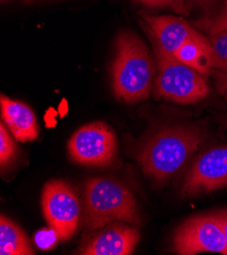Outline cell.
<instances>
[{
  "label": "cell",
  "instance_id": "1",
  "mask_svg": "<svg viewBox=\"0 0 227 255\" xmlns=\"http://www.w3.org/2000/svg\"><path fill=\"white\" fill-rule=\"evenodd\" d=\"M202 140L203 135L198 127L168 126L145 144L138 160L143 172L162 184L186 164Z\"/></svg>",
  "mask_w": 227,
  "mask_h": 255
},
{
  "label": "cell",
  "instance_id": "5",
  "mask_svg": "<svg viewBox=\"0 0 227 255\" xmlns=\"http://www.w3.org/2000/svg\"><path fill=\"white\" fill-rule=\"evenodd\" d=\"M173 249L180 255L216 252L227 255L218 214L198 215L184 222L174 233Z\"/></svg>",
  "mask_w": 227,
  "mask_h": 255
},
{
  "label": "cell",
  "instance_id": "15",
  "mask_svg": "<svg viewBox=\"0 0 227 255\" xmlns=\"http://www.w3.org/2000/svg\"><path fill=\"white\" fill-rule=\"evenodd\" d=\"M16 146L7 132L4 123L0 124V165L1 168L8 166L15 157Z\"/></svg>",
  "mask_w": 227,
  "mask_h": 255
},
{
  "label": "cell",
  "instance_id": "4",
  "mask_svg": "<svg viewBox=\"0 0 227 255\" xmlns=\"http://www.w3.org/2000/svg\"><path fill=\"white\" fill-rule=\"evenodd\" d=\"M158 73L155 92L165 100L179 104H194L205 99L209 86L203 74L191 66L156 50Z\"/></svg>",
  "mask_w": 227,
  "mask_h": 255
},
{
  "label": "cell",
  "instance_id": "2",
  "mask_svg": "<svg viewBox=\"0 0 227 255\" xmlns=\"http://www.w3.org/2000/svg\"><path fill=\"white\" fill-rule=\"evenodd\" d=\"M154 74V62L147 46L133 33H121L116 40L112 64L115 97L130 104L147 100L152 91Z\"/></svg>",
  "mask_w": 227,
  "mask_h": 255
},
{
  "label": "cell",
  "instance_id": "14",
  "mask_svg": "<svg viewBox=\"0 0 227 255\" xmlns=\"http://www.w3.org/2000/svg\"><path fill=\"white\" fill-rule=\"evenodd\" d=\"M209 42L213 49L214 68L227 71V29L212 34Z\"/></svg>",
  "mask_w": 227,
  "mask_h": 255
},
{
  "label": "cell",
  "instance_id": "9",
  "mask_svg": "<svg viewBox=\"0 0 227 255\" xmlns=\"http://www.w3.org/2000/svg\"><path fill=\"white\" fill-rule=\"evenodd\" d=\"M140 240L135 228L120 224L110 225L93 235L79 250L83 255H131Z\"/></svg>",
  "mask_w": 227,
  "mask_h": 255
},
{
  "label": "cell",
  "instance_id": "3",
  "mask_svg": "<svg viewBox=\"0 0 227 255\" xmlns=\"http://www.w3.org/2000/svg\"><path fill=\"white\" fill-rule=\"evenodd\" d=\"M86 230L93 232L115 221L141 224L137 202L121 183L107 178H93L85 186Z\"/></svg>",
  "mask_w": 227,
  "mask_h": 255
},
{
  "label": "cell",
  "instance_id": "18",
  "mask_svg": "<svg viewBox=\"0 0 227 255\" xmlns=\"http://www.w3.org/2000/svg\"><path fill=\"white\" fill-rule=\"evenodd\" d=\"M218 217L221 223V227L223 230V234L225 237V241H226V245H227V211H222V212H218Z\"/></svg>",
  "mask_w": 227,
  "mask_h": 255
},
{
  "label": "cell",
  "instance_id": "19",
  "mask_svg": "<svg viewBox=\"0 0 227 255\" xmlns=\"http://www.w3.org/2000/svg\"><path fill=\"white\" fill-rule=\"evenodd\" d=\"M187 1L200 6H209L210 4L215 2L216 0H187Z\"/></svg>",
  "mask_w": 227,
  "mask_h": 255
},
{
  "label": "cell",
  "instance_id": "11",
  "mask_svg": "<svg viewBox=\"0 0 227 255\" xmlns=\"http://www.w3.org/2000/svg\"><path fill=\"white\" fill-rule=\"evenodd\" d=\"M0 106L2 120L16 140L27 142L37 138L39 134L37 119L28 105L1 95Z\"/></svg>",
  "mask_w": 227,
  "mask_h": 255
},
{
  "label": "cell",
  "instance_id": "16",
  "mask_svg": "<svg viewBox=\"0 0 227 255\" xmlns=\"http://www.w3.org/2000/svg\"><path fill=\"white\" fill-rule=\"evenodd\" d=\"M35 243L42 250H49L56 246L58 240H61L58 233L53 228L49 226V228L42 229L35 235Z\"/></svg>",
  "mask_w": 227,
  "mask_h": 255
},
{
  "label": "cell",
  "instance_id": "13",
  "mask_svg": "<svg viewBox=\"0 0 227 255\" xmlns=\"http://www.w3.org/2000/svg\"><path fill=\"white\" fill-rule=\"evenodd\" d=\"M0 254L34 255L30 240L21 229L8 218H0Z\"/></svg>",
  "mask_w": 227,
  "mask_h": 255
},
{
  "label": "cell",
  "instance_id": "17",
  "mask_svg": "<svg viewBox=\"0 0 227 255\" xmlns=\"http://www.w3.org/2000/svg\"><path fill=\"white\" fill-rule=\"evenodd\" d=\"M139 1L149 6H170L176 11L186 13L184 0H139Z\"/></svg>",
  "mask_w": 227,
  "mask_h": 255
},
{
  "label": "cell",
  "instance_id": "6",
  "mask_svg": "<svg viewBox=\"0 0 227 255\" xmlns=\"http://www.w3.org/2000/svg\"><path fill=\"white\" fill-rule=\"evenodd\" d=\"M42 208L48 225L66 241L78 230L81 205L73 189L63 181L48 182L42 193Z\"/></svg>",
  "mask_w": 227,
  "mask_h": 255
},
{
  "label": "cell",
  "instance_id": "8",
  "mask_svg": "<svg viewBox=\"0 0 227 255\" xmlns=\"http://www.w3.org/2000/svg\"><path fill=\"white\" fill-rule=\"evenodd\" d=\"M227 186V146L214 147L200 156L190 169L182 194L191 197Z\"/></svg>",
  "mask_w": 227,
  "mask_h": 255
},
{
  "label": "cell",
  "instance_id": "12",
  "mask_svg": "<svg viewBox=\"0 0 227 255\" xmlns=\"http://www.w3.org/2000/svg\"><path fill=\"white\" fill-rule=\"evenodd\" d=\"M201 74L208 75L214 68V54L209 39L199 32L193 34L173 54Z\"/></svg>",
  "mask_w": 227,
  "mask_h": 255
},
{
  "label": "cell",
  "instance_id": "10",
  "mask_svg": "<svg viewBox=\"0 0 227 255\" xmlns=\"http://www.w3.org/2000/svg\"><path fill=\"white\" fill-rule=\"evenodd\" d=\"M145 19L152 31L156 50L173 55L197 31L183 17L174 15H146Z\"/></svg>",
  "mask_w": 227,
  "mask_h": 255
},
{
  "label": "cell",
  "instance_id": "7",
  "mask_svg": "<svg viewBox=\"0 0 227 255\" xmlns=\"http://www.w3.org/2000/svg\"><path fill=\"white\" fill-rule=\"evenodd\" d=\"M71 159L87 166H107L115 156L114 132L102 122L87 124L75 132L68 141Z\"/></svg>",
  "mask_w": 227,
  "mask_h": 255
}]
</instances>
